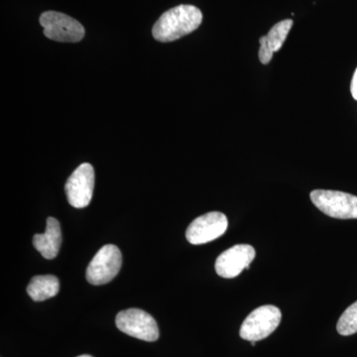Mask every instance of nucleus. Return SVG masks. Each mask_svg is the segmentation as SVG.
<instances>
[{
	"label": "nucleus",
	"mask_w": 357,
	"mask_h": 357,
	"mask_svg": "<svg viewBox=\"0 0 357 357\" xmlns=\"http://www.w3.org/2000/svg\"><path fill=\"white\" fill-rule=\"evenodd\" d=\"M260 50H259V60L263 65H268L270 61L273 58L274 52L270 48L269 45L267 43V37L263 36L259 40Z\"/></svg>",
	"instance_id": "obj_14"
},
{
	"label": "nucleus",
	"mask_w": 357,
	"mask_h": 357,
	"mask_svg": "<svg viewBox=\"0 0 357 357\" xmlns=\"http://www.w3.org/2000/svg\"><path fill=\"white\" fill-rule=\"evenodd\" d=\"M60 291V281L54 275L33 277L27 286V293L35 302H42L55 297Z\"/></svg>",
	"instance_id": "obj_11"
},
{
	"label": "nucleus",
	"mask_w": 357,
	"mask_h": 357,
	"mask_svg": "<svg viewBox=\"0 0 357 357\" xmlns=\"http://www.w3.org/2000/svg\"><path fill=\"white\" fill-rule=\"evenodd\" d=\"M293 26V20H286L275 24L267 34V43L272 51L278 52L285 43L289 32Z\"/></svg>",
	"instance_id": "obj_12"
},
{
	"label": "nucleus",
	"mask_w": 357,
	"mask_h": 357,
	"mask_svg": "<svg viewBox=\"0 0 357 357\" xmlns=\"http://www.w3.org/2000/svg\"><path fill=\"white\" fill-rule=\"evenodd\" d=\"M39 21L45 36L54 41L76 43L84 38V26L64 13L46 11L40 16Z\"/></svg>",
	"instance_id": "obj_5"
},
{
	"label": "nucleus",
	"mask_w": 357,
	"mask_h": 357,
	"mask_svg": "<svg viewBox=\"0 0 357 357\" xmlns=\"http://www.w3.org/2000/svg\"><path fill=\"white\" fill-rule=\"evenodd\" d=\"M281 319V311L277 307L266 305L257 307L243 321L239 335L248 342H259L275 332Z\"/></svg>",
	"instance_id": "obj_3"
},
{
	"label": "nucleus",
	"mask_w": 357,
	"mask_h": 357,
	"mask_svg": "<svg viewBox=\"0 0 357 357\" xmlns=\"http://www.w3.org/2000/svg\"><path fill=\"white\" fill-rule=\"evenodd\" d=\"M227 227L229 220L227 215L220 211H211L192 220L185 231V237L190 243L199 245L223 236Z\"/></svg>",
	"instance_id": "obj_8"
},
{
	"label": "nucleus",
	"mask_w": 357,
	"mask_h": 357,
	"mask_svg": "<svg viewBox=\"0 0 357 357\" xmlns=\"http://www.w3.org/2000/svg\"><path fill=\"white\" fill-rule=\"evenodd\" d=\"M122 255L114 244L102 246L86 268V280L91 285L100 286L109 283L121 271Z\"/></svg>",
	"instance_id": "obj_4"
},
{
	"label": "nucleus",
	"mask_w": 357,
	"mask_h": 357,
	"mask_svg": "<svg viewBox=\"0 0 357 357\" xmlns=\"http://www.w3.org/2000/svg\"><path fill=\"white\" fill-rule=\"evenodd\" d=\"M62 244L61 225L55 218L47 220L46 231L43 234H35L33 245L46 259H54L60 251Z\"/></svg>",
	"instance_id": "obj_10"
},
{
	"label": "nucleus",
	"mask_w": 357,
	"mask_h": 357,
	"mask_svg": "<svg viewBox=\"0 0 357 357\" xmlns=\"http://www.w3.org/2000/svg\"><path fill=\"white\" fill-rule=\"evenodd\" d=\"M337 330L338 333L344 337L357 333V302L345 310L338 319Z\"/></svg>",
	"instance_id": "obj_13"
},
{
	"label": "nucleus",
	"mask_w": 357,
	"mask_h": 357,
	"mask_svg": "<svg viewBox=\"0 0 357 357\" xmlns=\"http://www.w3.org/2000/svg\"><path fill=\"white\" fill-rule=\"evenodd\" d=\"M311 201L321 213L340 220H357V197L347 192L314 190Z\"/></svg>",
	"instance_id": "obj_2"
},
{
	"label": "nucleus",
	"mask_w": 357,
	"mask_h": 357,
	"mask_svg": "<svg viewBox=\"0 0 357 357\" xmlns=\"http://www.w3.org/2000/svg\"><path fill=\"white\" fill-rule=\"evenodd\" d=\"M351 91L352 98L357 100V69L356 70V72H354V77H352Z\"/></svg>",
	"instance_id": "obj_15"
},
{
	"label": "nucleus",
	"mask_w": 357,
	"mask_h": 357,
	"mask_svg": "<svg viewBox=\"0 0 357 357\" xmlns=\"http://www.w3.org/2000/svg\"><path fill=\"white\" fill-rule=\"evenodd\" d=\"M117 328L130 337L155 342L159 338V328L153 317L140 309L119 312L115 319Z\"/></svg>",
	"instance_id": "obj_6"
},
{
	"label": "nucleus",
	"mask_w": 357,
	"mask_h": 357,
	"mask_svg": "<svg viewBox=\"0 0 357 357\" xmlns=\"http://www.w3.org/2000/svg\"><path fill=\"white\" fill-rule=\"evenodd\" d=\"M77 357H93V356H88V354H84V356H77Z\"/></svg>",
	"instance_id": "obj_16"
},
{
	"label": "nucleus",
	"mask_w": 357,
	"mask_h": 357,
	"mask_svg": "<svg viewBox=\"0 0 357 357\" xmlns=\"http://www.w3.org/2000/svg\"><path fill=\"white\" fill-rule=\"evenodd\" d=\"M203 22V13L194 6H178L160 16L152 29L157 41L168 43L182 38L198 29Z\"/></svg>",
	"instance_id": "obj_1"
},
{
	"label": "nucleus",
	"mask_w": 357,
	"mask_h": 357,
	"mask_svg": "<svg viewBox=\"0 0 357 357\" xmlns=\"http://www.w3.org/2000/svg\"><path fill=\"white\" fill-rule=\"evenodd\" d=\"M95 188V170L89 163L77 167L68 178L65 185L66 195L70 206L76 208L88 206L93 199Z\"/></svg>",
	"instance_id": "obj_7"
},
{
	"label": "nucleus",
	"mask_w": 357,
	"mask_h": 357,
	"mask_svg": "<svg viewBox=\"0 0 357 357\" xmlns=\"http://www.w3.org/2000/svg\"><path fill=\"white\" fill-rule=\"evenodd\" d=\"M255 255V249L249 244H237L218 256L215 271L222 278H236L244 269H248Z\"/></svg>",
	"instance_id": "obj_9"
}]
</instances>
